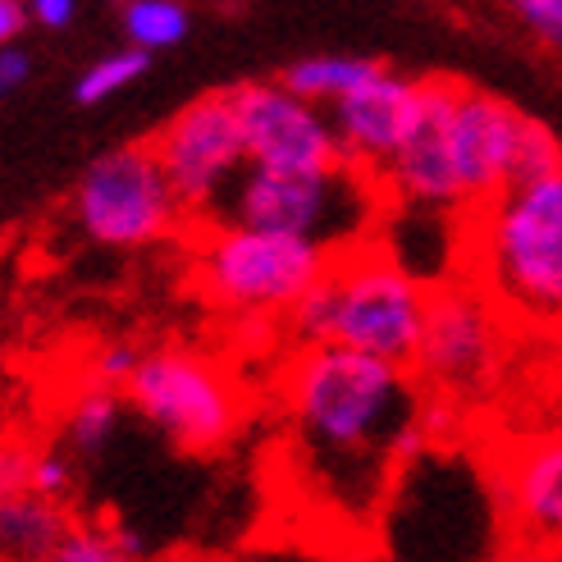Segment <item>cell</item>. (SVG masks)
I'll return each instance as SVG.
<instances>
[{
	"label": "cell",
	"mask_w": 562,
	"mask_h": 562,
	"mask_svg": "<svg viewBox=\"0 0 562 562\" xmlns=\"http://www.w3.org/2000/svg\"><path fill=\"white\" fill-rule=\"evenodd\" d=\"M284 389L302 453L339 494L375 498L398 475L393 443L420 416L412 371L348 348H297Z\"/></svg>",
	"instance_id": "obj_1"
},
{
	"label": "cell",
	"mask_w": 562,
	"mask_h": 562,
	"mask_svg": "<svg viewBox=\"0 0 562 562\" xmlns=\"http://www.w3.org/2000/svg\"><path fill=\"white\" fill-rule=\"evenodd\" d=\"M430 289L412 279L380 243L334 257L321 284L279 321L297 348H348L412 371Z\"/></svg>",
	"instance_id": "obj_2"
},
{
	"label": "cell",
	"mask_w": 562,
	"mask_h": 562,
	"mask_svg": "<svg viewBox=\"0 0 562 562\" xmlns=\"http://www.w3.org/2000/svg\"><path fill=\"white\" fill-rule=\"evenodd\" d=\"M467 224L471 284L498 312L562 325V175L498 192Z\"/></svg>",
	"instance_id": "obj_3"
},
{
	"label": "cell",
	"mask_w": 562,
	"mask_h": 562,
	"mask_svg": "<svg viewBox=\"0 0 562 562\" xmlns=\"http://www.w3.org/2000/svg\"><path fill=\"white\" fill-rule=\"evenodd\" d=\"M375 196H380V183L348 170V165L325 175L247 165L238 183L220 196V206L206 224L289 234V238H306L325 247L329 257H344V251L371 243L367 234L375 220Z\"/></svg>",
	"instance_id": "obj_4"
},
{
	"label": "cell",
	"mask_w": 562,
	"mask_h": 562,
	"mask_svg": "<svg viewBox=\"0 0 562 562\" xmlns=\"http://www.w3.org/2000/svg\"><path fill=\"white\" fill-rule=\"evenodd\" d=\"M329 261V251L306 238L206 224L192 274L196 289L220 312H234V321H284L325 279Z\"/></svg>",
	"instance_id": "obj_5"
},
{
	"label": "cell",
	"mask_w": 562,
	"mask_h": 562,
	"mask_svg": "<svg viewBox=\"0 0 562 562\" xmlns=\"http://www.w3.org/2000/svg\"><path fill=\"white\" fill-rule=\"evenodd\" d=\"M448 156L462 192L467 215L490 206L498 192L517 183H536L562 175V143L549 124L521 115L494 92L458 88L453 115H448Z\"/></svg>",
	"instance_id": "obj_6"
},
{
	"label": "cell",
	"mask_w": 562,
	"mask_h": 562,
	"mask_svg": "<svg viewBox=\"0 0 562 562\" xmlns=\"http://www.w3.org/2000/svg\"><path fill=\"white\" fill-rule=\"evenodd\" d=\"M124 393L160 435H170L188 453H211L229 443L243 420L238 384L215 361L179 348L143 352Z\"/></svg>",
	"instance_id": "obj_7"
},
{
	"label": "cell",
	"mask_w": 562,
	"mask_h": 562,
	"mask_svg": "<svg viewBox=\"0 0 562 562\" xmlns=\"http://www.w3.org/2000/svg\"><path fill=\"white\" fill-rule=\"evenodd\" d=\"M78 229L101 247H147L179 229L183 206L147 143L97 156L74 192Z\"/></svg>",
	"instance_id": "obj_8"
},
{
	"label": "cell",
	"mask_w": 562,
	"mask_h": 562,
	"mask_svg": "<svg viewBox=\"0 0 562 562\" xmlns=\"http://www.w3.org/2000/svg\"><path fill=\"white\" fill-rule=\"evenodd\" d=\"M498 316L503 312L471 279L430 284L412 380L443 403L481 393L498 371Z\"/></svg>",
	"instance_id": "obj_9"
},
{
	"label": "cell",
	"mask_w": 562,
	"mask_h": 562,
	"mask_svg": "<svg viewBox=\"0 0 562 562\" xmlns=\"http://www.w3.org/2000/svg\"><path fill=\"white\" fill-rule=\"evenodd\" d=\"M147 147L160 165L165 183L175 188L183 215H202V220L215 215L220 196L247 170V151H243V133L234 120L229 92L196 97Z\"/></svg>",
	"instance_id": "obj_10"
},
{
	"label": "cell",
	"mask_w": 562,
	"mask_h": 562,
	"mask_svg": "<svg viewBox=\"0 0 562 562\" xmlns=\"http://www.w3.org/2000/svg\"><path fill=\"white\" fill-rule=\"evenodd\" d=\"M229 101H234L247 165L302 170V175L344 170V151L334 143L329 115L321 105L297 101L284 82H243V88L229 92Z\"/></svg>",
	"instance_id": "obj_11"
},
{
	"label": "cell",
	"mask_w": 562,
	"mask_h": 562,
	"mask_svg": "<svg viewBox=\"0 0 562 562\" xmlns=\"http://www.w3.org/2000/svg\"><path fill=\"white\" fill-rule=\"evenodd\" d=\"M458 78H420V105L412 133L403 137L398 156L384 165L380 196L398 202L407 211H426V215H453L467 220L462 192L453 179V156H448V115L458 101Z\"/></svg>",
	"instance_id": "obj_12"
},
{
	"label": "cell",
	"mask_w": 562,
	"mask_h": 562,
	"mask_svg": "<svg viewBox=\"0 0 562 562\" xmlns=\"http://www.w3.org/2000/svg\"><path fill=\"white\" fill-rule=\"evenodd\" d=\"M416 105H420V78L393 74V69H380L352 97L329 105L325 115H329L334 143H339L348 170L380 179L384 165L398 156L403 137L412 133Z\"/></svg>",
	"instance_id": "obj_13"
},
{
	"label": "cell",
	"mask_w": 562,
	"mask_h": 562,
	"mask_svg": "<svg viewBox=\"0 0 562 562\" xmlns=\"http://www.w3.org/2000/svg\"><path fill=\"white\" fill-rule=\"evenodd\" d=\"M498 508L517 549L562 558V435L530 439L498 471Z\"/></svg>",
	"instance_id": "obj_14"
},
{
	"label": "cell",
	"mask_w": 562,
	"mask_h": 562,
	"mask_svg": "<svg viewBox=\"0 0 562 562\" xmlns=\"http://www.w3.org/2000/svg\"><path fill=\"white\" fill-rule=\"evenodd\" d=\"M65 536L69 517L60 503H46L27 490L0 498V562H50Z\"/></svg>",
	"instance_id": "obj_15"
},
{
	"label": "cell",
	"mask_w": 562,
	"mask_h": 562,
	"mask_svg": "<svg viewBox=\"0 0 562 562\" xmlns=\"http://www.w3.org/2000/svg\"><path fill=\"white\" fill-rule=\"evenodd\" d=\"M380 69L384 65L371 60V55H306V60L289 65L279 82H284L297 101L329 110V105H339L344 97H352L361 82L375 78Z\"/></svg>",
	"instance_id": "obj_16"
},
{
	"label": "cell",
	"mask_w": 562,
	"mask_h": 562,
	"mask_svg": "<svg viewBox=\"0 0 562 562\" xmlns=\"http://www.w3.org/2000/svg\"><path fill=\"white\" fill-rule=\"evenodd\" d=\"M120 426V393L105 384H88L65 412V439L78 453H101Z\"/></svg>",
	"instance_id": "obj_17"
},
{
	"label": "cell",
	"mask_w": 562,
	"mask_h": 562,
	"mask_svg": "<svg viewBox=\"0 0 562 562\" xmlns=\"http://www.w3.org/2000/svg\"><path fill=\"white\" fill-rule=\"evenodd\" d=\"M188 10L179 0H133L124 5V33L133 42V50H165V46H179L188 37Z\"/></svg>",
	"instance_id": "obj_18"
},
{
	"label": "cell",
	"mask_w": 562,
	"mask_h": 562,
	"mask_svg": "<svg viewBox=\"0 0 562 562\" xmlns=\"http://www.w3.org/2000/svg\"><path fill=\"white\" fill-rule=\"evenodd\" d=\"M147 60H151V55L133 50V46H128V50H110V55H101V60L78 78V88H74L78 105H97V101H105V97H115V92L133 88V82L147 74Z\"/></svg>",
	"instance_id": "obj_19"
},
{
	"label": "cell",
	"mask_w": 562,
	"mask_h": 562,
	"mask_svg": "<svg viewBox=\"0 0 562 562\" xmlns=\"http://www.w3.org/2000/svg\"><path fill=\"white\" fill-rule=\"evenodd\" d=\"M50 562H133L110 530L101 526H69V536L60 540V549L50 553Z\"/></svg>",
	"instance_id": "obj_20"
},
{
	"label": "cell",
	"mask_w": 562,
	"mask_h": 562,
	"mask_svg": "<svg viewBox=\"0 0 562 562\" xmlns=\"http://www.w3.org/2000/svg\"><path fill=\"white\" fill-rule=\"evenodd\" d=\"M69 490H74V462L60 453V448H37L33 462H27V494L60 503Z\"/></svg>",
	"instance_id": "obj_21"
},
{
	"label": "cell",
	"mask_w": 562,
	"mask_h": 562,
	"mask_svg": "<svg viewBox=\"0 0 562 562\" xmlns=\"http://www.w3.org/2000/svg\"><path fill=\"white\" fill-rule=\"evenodd\" d=\"M513 19L526 27L540 46L562 55V0H517Z\"/></svg>",
	"instance_id": "obj_22"
},
{
	"label": "cell",
	"mask_w": 562,
	"mask_h": 562,
	"mask_svg": "<svg viewBox=\"0 0 562 562\" xmlns=\"http://www.w3.org/2000/svg\"><path fill=\"white\" fill-rule=\"evenodd\" d=\"M137 361H143V352H137L133 344H105L92 361V384H105V389H124L137 371Z\"/></svg>",
	"instance_id": "obj_23"
},
{
	"label": "cell",
	"mask_w": 562,
	"mask_h": 562,
	"mask_svg": "<svg viewBox=\"0 0 562 562\" xmlns=\"http://www.w3.org/2000/svg\"><path fill=\"white\" fill-rule=\"evenodd\" d=\"M27 462H33V453L19 443H0V498H10V494H23L27 490Z\"/></svg>",
	"instance_id": "obj_24"
},
{
	"label": "cell",
	"mask_w": 562,
	"mask_h": 562,
	"mask_svg": "<svg viewBox=\"0 0 562 562\" xmlns=\"http://www.w3.org/2000/svg\"><path fill=\"white\" fill-rule=\"evenodd\" d=\"M27 78H33V55H27L23 46H5V50H0V97L19 92Z\"/></svg>",
	"instance_id": "obj_25"
},
{
	"label": "cell",
	"mask_w": 562,
	"mask_h": 562,
	"mask_svg": "<svg viewBox=\"0 0 562 562\" xmlns=\"http://www.w3.org/2000/svg\"><path fill=\"white\" fill-rule=\"evenodd\" d=\"M27 14H33V23H42V27H69L78 10H74V0H33Z\"/></svg>",
	"instance_id": "obj_26"
},
{
	"label": "cell",
	"mask_w": 562,
	"mask_h": 562,
	"mask_svg": "<svg viewBox=\"0 0 562 562\" xmlns=\"http://www.w3.org/2000/svg\"><path fill=\"white\" fill-rule=\"evenodd\" d=\"M23 23H27V10L19 5V0H0V50H5V46H19Z\"/></svg>",
	"instance_id": "obj_27"
},
{
	"label": "cell",
	"mask_w": 562,
	"mask_h": 562,
	"mask_svg": "<svg viewBox=\"0 0 562 562\" xmlns=\"http://www.w3.org/2000/svg\"><path fill=\"white\" fill-rule=\"evenodd\" d=\"M494 562H562V558L536 553V549H513V553H503V558H494Z\"/></svg>",
	"instance_id": "obj_28"
},
{
	"label": "cell",
	"mask_w": 562,
	"mask_h": 562,
	"mask_svg": "<svg viewBox=\"0 0 562 562\" xmlns=\"http://www.w3.org/2000/svg\"><path fill=\"white\" fill-rule=\"evenodd\" d=\"M0 443H5V416H0Z\"/></svg>",
	"instance_id": "obj_29"
}]
</instances>
